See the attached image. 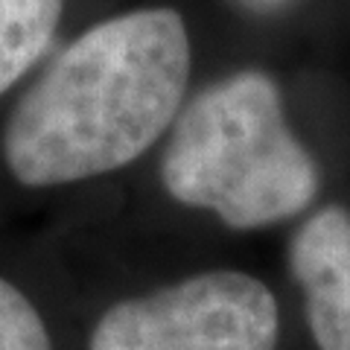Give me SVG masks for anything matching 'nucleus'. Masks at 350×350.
<instances>
[{"mask_svg":"<svg viewBox=\"0 0 350 350\" xmlns=\"http://www.w3.org/2000/svg\"><path fill=\"white\" fill-rule=\"evenodd\" d=\"M295 280L319 350H350V213L330 204L298 228L289 245Z\"/></svg>","mask_w":350,"mask_h":350,"instance_id":"4","label":"nucleus"},{"mask_svg":"<svg viewBox=\"0 0 350 350\" xmlns=\"http://www.w3.org/2000/svg\"><path fill=\"white\" fill-rule=\"evenodd\" d=\"M278 336L271 289L225 269L114 304L88 350H275Z\"/></svg>","mask_w":350,"mask_h":350,"instance_id":"3","label":"nucleus"},{"mask_svg":"<svg viewBox=\"0 0 350 350\" xmlns=\"http://www.w3.org/2000/svg\"><path fill=\"white\" fill-rule=\"evenodd\" d=\"M239 9H245V12H254V15H275L280 9L292 6L295 0H234Z\"/></svg>","mask_w":350,"mask_h":350,"instance_id":"7","label":"nucleus"},{"mask_svg":"<svg viewBox=\"0 0 350 350\" xmlns=\"http://www.w3.org/2000/svg\"><path fill=\"white\" fill-rule=\"evenodd\" d=\"M190 36L167 6L82 32L21 96L3 161L24 187H56L137 161L181 114Z\"/></svg>","mask_w":350,"mask_h":350,"instance_id":"1","label":"nucleus"},{"mask_svg":"<svg viewBox=\"0 0 350 350\" xmlns=\"http://www.w3.org/2000/svg\"><path fill=\"white\" fill-rule=\"evenodd\" d=\"M161 178L175 202L213 211L237 231L298 216L319 193V167L262 70L225 76L175 117Z\"/></svg>","mask_w":350,"mask_h":350,"instance_id":"2","label":"nucleus"},{"mask_svg":"<svg viewBox=\"0 0 350 350\" xmlns=\"http://www.w3.org/2000/svg\"><path fill=\"white\" fill-rule=\"evenodd\" d=\"M0 350H53L47 324L18 286L0 278Z\"/></svg>","mask_w":350,"mask_h":350,"instance_id":"6","label":"nucleus"},{"mask_svg":"<svg viewBox=\"0 0 350 350\" xmlns=\"http://www.w3.org/2000/svg\"><path fill=\"white\" fill-rule=\"evenodd\" d=\"M62 9L64 0H0V94L44 56Z\"/></svg>","mask_w":350,"mask_h":350,"instance_id":"5","label":"nucleus"}]
</instances>
